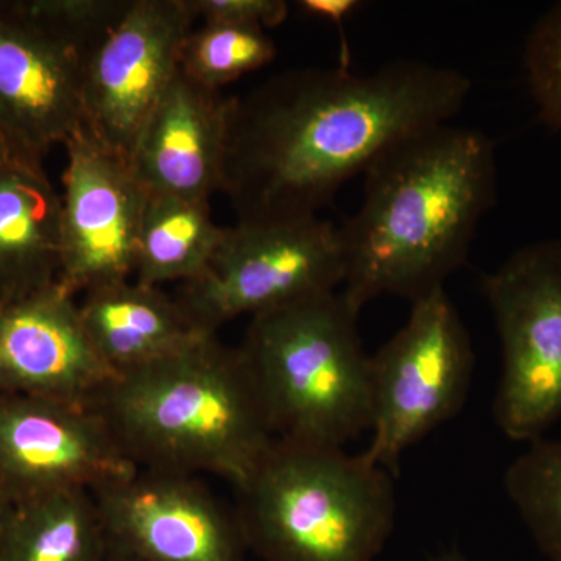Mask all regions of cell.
I'll return each mask as SVG.
<instances>
[{"label": "cell", "mask_w": 561, "mask_h": 561, "mask_svg": "<svg viewBox=\"0 0 561 561\" xmlns=\"http://www.w3.org/2000/svg\"><path fill=\"white\" fill-rule=\"evenodd\" d=\"M16 158H27L22 157L20 151L14 149L13 144H11V140L7 138L5 133L0 130V168H3V165L9 164L10 161L16 160Z\"/></svg>", "instance_id": "cell-26"}, {"label": "cell", "mask_w": 561, "mask_h": 561, "mask_svg": "<svg viewBox=\"0 0 561 561\" xmlns=\"http://www.w3.org/2000/svg\"><path fill=\"white\" fill-rule=\"evenodd\" d=\"M364 175L360 208L341 227V291L357 313L382 295L413 302L445 287L496 198V157L489 136L445 124L402 139Z\"/></svg>", "instance_id": "cell-2"}, {"label": "cell", "mask_w": 561, "mask_h": 561, "mask_svg": "<svg viewBox=\"0 0 561 561\" xmlns=\"http://www.w3.org/2000/svg\"><path fill=\"white\" fill-rule=\"evenodd\" d=\"M14 504L0 490V546H2L3 535H5L7 526H9L11 513H13Z\"/></svg>", "instance_id": "cell-27"}, {"label": "cell", "mask_w": 561, "mask_h": 561, "mask_svg": "<svg viewBox=\"0 0 561 561\" xmlns=\"http://www.w3.org/2000/svg\"><path fill=\"white\" fill-rule=\"evenodd\" d=\"M276 58L275 43L262 28L203 22L181 50L180 70L210 91L264 68Z\"/></svg>", "instance_id": "cell-20"}, {"label": "cell", "mask_w": 561, "mask_h": 561, "mask_svg": "<svg viewBox=\"0 0 561 561\" xmlns=\"http://www.w3.org/2000/svg\"><path fill=\"white\" fill-rule=\"evenodd\" d=\"M110 551L91 491L70 489L14 505L0 561H105Z\"/></svg>", "instance_id": "cell-18"}, {"label": "cell", "mask_w": 561, "mask_h": 561, "mask_svg": "<svg viewBox=\"0 0 561 561\" xmlns=\"http://www.w3.org/2000/svg\"><path fill=\"white\" fill-rule=\"evenodd\" d=\"M342 291L253 317L241 353L276 440L343 448L370 430V356Z\"/></svg>", "instance_id": "cell-5"}, {"label": "cell", "mask_w": 561, "mask_h": 561, "mask_svg": "<svg viewBox=\"0 0 561 561\" xmlns=\"http://www.w3.org/2000/svg\"><path fill=\"white\" fill-rule=\"evenodd\" d=\"M105 561H139V560L133 559V557H130V556H125V553L113 551V549H111L108 559H106Z\"/></svg>", "instance_id": "cell-29"}, {"label": "cell", "mask_w": 561, "mask_h": 561, "mask_svg": "<svg viewBox=\"0 0 561 561\" xmlns=\"http://www.w3.org/2000/svg\"><path fill=\"white\" fill-rule=\"evenodd\" d=\"M79 306L88 337L114 376L209 335L195 328L175 298L138 280L95 287Z\"/></svg>", "instance_id": "cell-16"}, {"label": "cell", "mask_w": 561, "mask_h": 561, "mask_svg": "<svg viewBox=\"0 0 561 561\" xmlns=\"http://www.w3.org/2000/svg\"><path fill=\"white\" fill-rule=\"evenodd\" d=\"M482 286L502 346L494 420L512 440H540L561 420V241L524 247Z\"/></svg>", "instance_id": "cell-8"}, {"label": "cell", "mask_w": 561, "mask_h": 561, "mask_svg": "<svg viewBox=\"0 0 561 561\" xmlns=\"http://www.w3.org/2000/svg\"><path fill=\"white\" fill-rule=\"evenodd\" d=\"M22 9L90 57L121 21L130 0H20Z\"/></svg>", "instance_id": "cell-22"}, {"label": "cell", "mask_w": 561, "mask_h": 561, "mask_svg": "<svg viewBox=\"0 0 561 561\" xmlns=\"http://www.w3.org/2000/svg\"><path fill=\"white\" fill-rule=\"evenodd\" d=\"M430 561H468L459 552H446L442 553V556L434 557Z\"/></svg>", "instance_id": "cell-28"}, {"label": "cell", "mask_w": 561, "mask_h": 561, "mask_svg": "<svg viewBox=\"0 0 561 561\" xmlns=\"http://www.w3.org/2000/svg\"><path fill=\"white\" fill-rule=\"evenodd\" d=\"M471 80L430 62L295 69L230 98L221 187L238 221L319 216L402 139L448 124Z\"/></svg>", "instance_id": "cell-1"}, {"label": "cell", "mask_w": 561, "mask_h": 561, "mask_svg": "<svg viewBox=\"0 0 561 561\" xmlns=\"http://www.w3.org/2000/svg\"><path fill=\"white\" fill-rule=\"evenodd\" d=\"M390 476L364 454L275 440L236 485L247 549L262 561H375L393 530Z\"/></svg>", "instance_id": "cell-4"}, {"label": "cell", "mask_w": 561, "mask_h": 561, "mask_svg": "<svg viewBox=\"0 0 561 561\" xmlns=\"http://www.w3.org/2000/svg\"><path fill=\"white\" fill-rule=\"evenodd\" d=\"M228 105L179 70L133 146L131 171L147 194L209 203L220 192Z\"/></svg>", "instance_id": "cell-15"}, {"label": "cell", "mask_w": 561, "mask_h": 561, "mask_svg": "<svg viewBox=\"0 0 561 561\" xmlns=\"http://www.w3.org/2000/svg\"><path fill=\"white\" fill-rule=\"evenodd\" d=\"M505 490L541 552L561 561V440L530 443L505 472Z\"/></svg>", "instance_id": "cell-21"}, {"label": "cell", "mask_w": 561, "mask_h": 561, "mask_svg": "<svg viewBox=\"0 0 561 561\" xmlns=\"http://www.w3.org/2000/svg\"><path fill=\"white\" fill-rule=\"evenodd\" d=\"M61 264V195L43 161L0 168V301L54 286Z\"/></svg>", "instance_id": "cell-17"}, {"label": "cell", "mask_w": 561, "mask_h": 561, "mask_svg": "<svg viewBox=\"0 0 561 561\" xmlns=\"http://www.w3.org/2000/svg\"><path fill=\"white\" fill-rule=\"evenodd\" d=\"M87 57L22 9L0 0V130L43 161L83 128Z\"/></svg>", "instance_id": "cell-13"}, {"label": "cell", "mask_w": 561, "mask_h": 561, "mask_svg": "<svg viewBox=\"0 0 561 561\" xmlns=\"http://www.w3.org/2000/svg\"><path fill=\"white\" fill-rule=\"evenodd\" d=\"M524 70L541 121L561 136V2L535 22L524 50Z\"/></svg>", "instance_id": "cell-23"}, {"label": "cell", "mask_w": 561, "mask_h": 561, "mask_svg": "<svg viewBox=\"0 0 561 561\" xmlns=\"http://www.w3.org/2000/svg\"><path fill=\"white\" fill-rule=\"evenodd\" d=\"M298 7L308 16L330 21L337 28L339 39H341V65H339V68L350 69L351 62H353V54H351L343 24L360 9L362 2L359 0H301V2H298Z\"/></svg>", "instance_id": "cell-25"}, {"label": "cell", "mask_w": 561, "mask_h": 561, "mask_svg": "<svg viewBox=\"0 0 561 561\" xmlns=\"http://www.w3.org/2000/svg\"><path fill=\"white\" fill-rule=\"evenodd\" d=\"M195 18L214 24L272 28L283 24L289 14L284 0H190Z\"/></svg>", "instance_id": "cell-24"}, {"label": "cell", "mask_w": 561, "mask_h": 561, "mask_svg": "<svg viewBox=\"0 0 561 561\" xmlns=\"http://www.w3.org/2000/svg\"><path fill=\"white\" fill-rule=\"evenodd\" d=\"M58 286L76 297L135 275L149 194L130 161L81 128L65 144Z\"/></svg>", "instance_id": "cell-10"}, {"label": "cell", "mask_w": 561, "mask_h": 561, "mask_svg": "<svg viewBox=\"0 0 561 561\" xmlns=\"http://www.w3.org/2000/svg\"><path fill=\"white\" fill-rule=\"evenodd\" d=\"M195 21L190 0H130L84 62V130L130 161L144 124L179 73Z\"/></svg>", "instance_id": "cell-9"}, {"label": "cell", "mask_w": 561, "mask_h": 561, "mask_svg": "<svg viewBox=\"0 0 561 561\" xmlns=\"http://www.w3.org/2000/svg\"><path fill=\"white\" fill-rule=\"evenodd\" d=\"M341 227L319 216L238 221L198 278L181 284L179 301L195 328L216 334L241 316H262L334 294L345 283Z\"/></svg>", "instance_id": "cell-6"}, {"label": "cell", "mask_w": 561, "mask_h": 561, "mask_svg": "<svg viewBox=\"0 0 561 561\" xmlns=\"http://www.w3.org/2000/svg\"><path fill=\"white\" fill-rule=\"evenodd\" d=\"M91 493L113 551L139 561H243L236 512L198 476L138 468Z\"/></svg>", "instance_id": "cell-11"}, {"label": "cell", "mask_w": 561, "mask_h": 561, "mask_svg": "<svg viewBox=\"0 0 561 561\" xmlns=\"http://www.w3.org/2000/svg\"><path fill=\"white\" fill-rule=\"evenodd\" d=\"M113 378L58 283L0 301V393L91 405Z\"/></svg>", "instance_id": "cell-14"}, {"label": "cell", "mask_w": 561, "mask_h": 561, "mask_svg": "<svg viewBox=\"0 0 561 561\" xmlns=\"http://www.w3.org/2000/svg\"><path fill=\"white\" fill-rule=\"evenodd\" d=\"M474 353L445 287L412 302L408 323L370 356V430L364 456L398 474L402 454L453 419L470 389Z\"/></svg>", "instance_id": "cell-7"}, {"label": "cell", "mask_w": 561, "mask_h": 561, "mask_svg": "<svg viewBox=\"0 0 561 561\" xmlns=\"http://www.w3.org/2000/svg\"><path fill=\"white\" fill-rule=\"evenodd\" d=\"M136 470L92 405L0 393V490L14 505Z\"/></svg>", "instance_id": "cell-12"}, {"label": "cell", "mask_w": 561, "mask_h": 561, "mask_svg": "<svg viewBox=\"0 0 561 561\" xmlns=\"http://www.w3.org/2000/svg\"><path fill=\"white\" fill-rule=\"evenodd\" d=\"M225 228L213 219L209 203L149 195L138 243L135 278L160 287L198 278L219 250Z\"/></svg>", "instance_id": "cell-19"}, {"label": "cell", "mask_w": 561, "mask_h": 561, "mask_svg": "<svg viewBox=\"0 0 561 561\" xmlns=\"http://www.w3.org/2000/svg\"><path fill=\"white\" fill-rule=\"evenodd\" d=\"M91 405L136 467L210 472L234 486L276 440L241 348L216 334L119 373Z\"/></svg>", "instance_id": "cell-3"}]
</instances>
